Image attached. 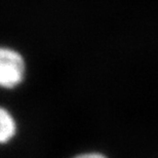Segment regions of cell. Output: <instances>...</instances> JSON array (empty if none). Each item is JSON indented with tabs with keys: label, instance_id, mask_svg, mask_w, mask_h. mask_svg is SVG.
I'll use <instances>...</instances> for the list:
<instances>
[{
	"label": "cell",
	"instance_id": "3",
	"mask_svg": "<svg viewBox=\"0 0 158 158\" xmlns=\"http://www.w3.org/2000/svg\"><path fill=\"white\" fill-rule=\"evenodd\" d=\"M75 158H106V157H104L103 155L98 153H87V154H81V155H78Z\"/></svg>",
	"mask_w": 158,
	"mask_h": 158
},
{
	"label": "cell",
	"instance_id": "2",
	"mask_svg": "<svg viewBox=\"0 0 158 158\" xmlns=\"http://www.w3.org/2000/svg\"><path fill=\"white\" fill-rule=\"evenodd\" d=\"M15 132V124L10 114L4 108L0 110V142H8Z\"/></svg>",
	"mask_w": 158,
	"mask_h": 158
},
{
	"label": "cell",
	"instance_id": "1",
	"mask_svg": "<svg viewBox=\"0 0 158 158\" xmlns=\"http://www.w3.org/2000/svg\"><path fill=\"white\" fill-rule=\"evenodd\" d=\"M25 63L22 56L11 48L0 50V84L4 88H14L24 78Z\"/></svg>",
	"mask_w": 158,
	"mask_h": 158
}]
</instances>
